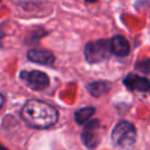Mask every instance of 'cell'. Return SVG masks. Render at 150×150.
Instances as JSON below:
<instances>
[{"label":"cell","mask_w":150,"mask_h":150,"mask_svg":"<svg viewBox=\"0 0 150 150\" xmlns=\"http://www.w3.org/2000/svg\"><path fill=\"white\" fill-rule=\"evenodd\" d=\"M110 47L107 40H98L87 43L84 48L86 60L90 63H97L105 60L109 56Z\"/></svg>","instance_id":"obj_3"},{"label":"cell","mask_w":150,"mask_h":150,"mask_svg":"<svg viewBox=\"0 0 150 150\" xmlns=\"http://www.w3.org/2000/svg\"><path fill=\"white\" fill-rule=\"evenodd\" d=\"M4 101H5V100H4V96L0 94V109H1L2 105H4Z\"/></svg>","instance_id":"obj_12"},{"label":"cell","mask_w":150,"mask_h":150,"mask_svg":"<svg viewBox=\"0 0 150 150\" xmlns=\"http://www.w3.org/2000/svg\"><path fill=\"white\" fill-rule=\"evenodd\" d=\"M27 57L35 62V63H40V64H46L49 66L54 62L55 57L54 55L48 52V50H43V49H32L27 53Z\"/></svg>","instance_id":"obj_8"},{"label":"cell","mask_w":150,"mask_h":150,"mask_svg":"<svg viewBox=\"0 0 150 150\" xmlns=\"http://www.w3.org/2000/svg\"><path fill=\"white\" fill-rule=\"evenodd\" d=\"M87 88H88L89 93H90L93 96H95V97L105 94V93L109 91V89H110L109 83H107V82H93V83L88 84Z\"/></svg>","instance_id":"obj_10"},{"label":"cell","mask_w":150,"mask_h":150,"mask_svg":"<svg viewBox=\"0 0 150 150\" xmlns=\"http://www.w3.org/2000/svg\"><path fill=\"white\" fill-rule=\"evenodd\" d=\"M94 114H95V109L93 107L81 108L75 112V121L77 124H84L90 120V117Z\"/></svg>","instance_id":"obj_9"},{"label":"cell","mask_w":150,"mask_h":150,"mask_svg":"<svg viewBox=\"0 0 150 150\" xmlns=\"http://www.w3.org/2000/svg\"><path fill=\"white\" fill-rule=\"evenodd\" d=\"M136 129L132 123L127 122V121H121L118 122L111 132V139L112 142L123 148V149H129L135 144L136 141Z\"/></svg>","instance_id":"obj_2"},{"label":"cell","mask_w":150,"mask_h":150,"mask_svg":"<svg viewBox=\"0 0 150 150\" xmlns=\"http://www.w3.org/2000/svg\"><path fill=\"white\" fill-rule=\"evenodd\" d=\"M109 47H110V52L117 56H127L130 50L129 42L127 41L125 38H123L121 35L114 36L109 41Z\"/></svg>","instance_id":"obj_7"},{"label":"cell","mask_w":150,"mask_h":150,"mask_svg":"<svg viewBox=\"0 0 150 150\" xmlns=\"http://www.w3.org/2000/svg\"><path fill=\"white\" fill-rule=\"evenodd\" d=\"M123 83H124V86L127 88H129L131 90H138V91H148V90H150V81L144 76L129 74L123 80Z\"/></svg>","instance_id":"obj_6"},{"label":"cell","mask_w":150,"mask_h":150,"mask_svg":"<svg viewBox=\"0 0 150 150\" xmlns=\"http://www.w3.org/2000/svg\"><path fill=\"white\" fill-rule=\"evenodd\" d=\"M21 77L26 81L29 88L34 90H42L48 87L49 79L48 76L40 71V70H30V71H22Z\"/></svg>","instance_id":"obj_4"},{"label":"cell","mask_w":150,"mask_h":150,"mask_svg":"<svg viewBox=\"0 0 150 150\" xmlns=\"http://www.w3.org/2000/svg\"><path fill=\"white\" fill-rule=\"evenodd\" d=\"M98 127H100V123L97 120L90 121L84 125L81 137H82V141H83L86 146L95 148L97 145V143H98V136H97Z\"/></svg>","instance_id":"obj_5"},{"label":"cell","mask_w":150,"mask_h":150,"mask_svg":"<svg viewBox=\"0 0 150 150\" xmlns=\"http://www.w3.org/2000/svg\"><path fill=\"white\" fill-rule=\"evenodd\" d=\"M87 1H89V2H94V1H96V0H87Z\"/></svg>","instance_id":"obj_14"},{"label":"cell","mask_w":150,"mask_h":150,"mask_svg":"<svg viewBox=\"0 0 150 150\" xmlns=\"http://www.w3.org/2000/svg\"><path fill=\"white\" fill-rule=\"evenodd\" d=\"M135 66L139 71H142L144 74H150V59H143V60L138 61Z\"/></svg>","instance_id":"obj_11"},{"label":"cell","mask_w":150,"mask_h":150,"mask_svg":"<svg viewBox=\"0 0 150 150\" xmlns=\"http://www.w3.org/2000/svg\"><path fill=\"white\" fill-rule=\"evenodd\" d=\"M21 117L23 121L34 128H49L57 122V110L40 100H29L21 109Z\"/></svg>","instance_id":"obj_1"},{"label":"cell","mask_w":150,"mask_h":150,"mask_svg":"<svg viewBox=\"0 0 150 150\" xmlns=\"http://www.w3.org/2000/svg\"><path fill=\"white\" fill-rule=\"evenodd\" d=\"M0 1H1V0H0Z\"/></svg>","instance_id":"obj_15"},{"label":"cell","mask_w":150,"mask_h":150,"mask_svg":"<svg viewBox=\"0 0 150 150\" xmlns=\"http://www.w3.org/2000/svg\"><path fill=\"white\" fill-rule=\"evenodd\" d=\"M0 150H8V149H7V148H5L2 144H0Z\"/></svg>","instance_id":"obj_13"}]
</instances>
